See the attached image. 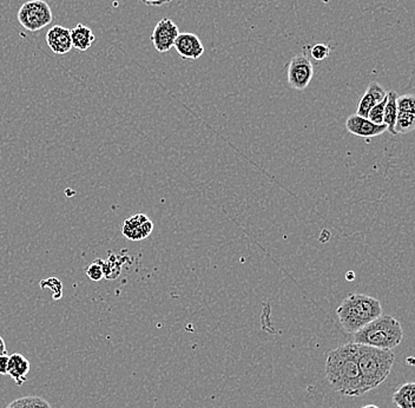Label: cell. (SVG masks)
<instances>
[{"label": "cell", "instance_id": "cell-1", "mask_svg": "<svg viewBox=\"0 0 415 408\" xmlns=\"http://www.w3.org/2000/svg\"><path fill=\"white\" fill-rule=\"evenodd\" d=\"M326 378L332 389L341 395L359 397L364 394L354 342L339 346L328 354Z\"/></svg>", "mask_w": 415, "mask_h": 408}, {"label": "cell", "instance_id": "cell-2", "mask_svg": "<svg viewBox=\"0 0 415 408\" xmlns=\"http://www.w3.org/2000/svg\"><path fill=\"white\" fill-rule=\"evenodd\" d=\"M355 353L364 394L387 380L395 362V354L389 350L360 344H355Z\"/></svg>", "mask_w": 415, "mask_h": 408}, {"label": "cell", "instance_id": "cell-3", "mask_svg": "<svg viewBox=\"0 0 415 408\" xmlns=\"http://www.w3.org/2000/svg\"><path fill=\"white\" fill-rule=\"evenodd\" d=\"M337 315L342 330L347 334H355L357 330L382 315L381 303L372 296L352 294L339 306Z\"/></svg>", "mask_w": 415, "mask_h": 408}, {"label": "cell", "instance_id": "cell-4", "mask_svg": "<svg viewBox=\"0 0 415 408\" xmlns=\"http://www.w3.org/2000/svg\"><path fill=\"white\" fill-rule=\"evenodd\" d=\"M402 327L391 315H380L354 334L355 344L391 350L401 344Z\"/></svg>", "mask_w": 415, "mask_h": 408}, {"label": "cell", "instance_id": "cell-5", "mask_svg": "<svg viewBox=\"0 0 415 408\" xmlns=\"http://www.w3.org/2000/svg\"><path fill=\"white\" fill-rule=\"evenodd\" d=\"M19 24L30 32L43 30L53 21L51 7L44 0H30L18 11Z\"/></svg>", "mask_w": 415, "mask_h": 408}, {"label": "cell", "instance_id": "cell-6", "mask_svg": "<svg viewBox=\"0 0 415 408\" xmlns=\"http://www.w3.org/2000/svg\"><path fill=\"white\" fill-rule=\"evenodd\" d=\"M314 76V66L306 55L294 56L287 71V79L290 88L303 91L309 86Z\"/></svg>", "mask_w": 415, "mask_h": 408}, {"label": "cell", "instance_id": "cell-7", "mask_svg": "<svg viewBox=\"0 0 415 408\" xmlns=\"http://www.w3.org/2000/svg\"><path fill=\"white\" fill-rule=\"evenodd\" d=\"M180 34L178 25L171 21L170 18H163L157 23L150 36V41L153 48L160 53H167L174 48L175 41Z\"/></svg>", "mask_w": 415, "mask_h": 408}, {"label": "cell", "instance_id": "cell-8", "mask_svg": "<svg viewBox=\"0 0 415 408\" xmlns=\"http://www.w3.org/2000/svg\"><path fill=\"white\" fill-rule=\"evenodd\" d=\"M346 129L348 130V133L360 138H373L386 133L387 126L385 124H375L364 117L352 115L346 121Z\"/></svg>", "mask_w": 415, "mask_h": 408}, {"label": "cell", "instance_id": "cell-9", "mask_svg": "<svg viewBox=\"0 0 415 408\" xmlns=\"http://www.w3.org/2000/svg\"><path fill=\"white\" fill-rule=\"evenodd\" d=\"M174 48L183 59L196 61L205 53V46L201 39L195 34H180L175 41Z\"/></svg>", "mask_w": 415, "mask_h": 408}, {"label": "cell", "instance_id": "cell-10", "mask_svg": "<svg viewBox=\"0 0 415 408\" xmlns=\"http://www.w3.org/2000/svg\"><path fill=\"white\" fill-rule=\"evenodd\" d=\"M153 222L143 214L133 215L123 225V235L131 241H140L153 232Z\"/></svg>", "mask_w": 415, "mask_h": 408}, {"label": "cell", "instance_id": "cell-11", "mask_svg": "<svg viewBox=\"0 0 415 408\" xmlns=\"http://www.w3.org/2000/svg\"><path fill=\"white\" fill-rule=\"evenodd\" d=\"M46 44L56 55H66L72 50L70 30L61 25L52 26L46 34Z\"/></svg>", "mask_w": 415, "mask_h": 408}, {"label": "cell", "instance_id": "cell-12", "mask_svg": "<svg viewBox=\"0 0 415 408\" xmlns=\"http://www.w3.org/2000/svg\"><path fill=\"white\" fill-rule=\"evenodd\" d=\"M386 96H387V91L385 88H382L379 83L372 82L364 92V95L359 101L355 115L367 118L372 108H374L378 103L381 102Z\"/></svg>", "mask_w": 415, "mask_h": 408}, {"label": "cell", "instance_id": "cell-13", "mask_svg": "<svg viewBox=\"0 0 415 408\" xmlns=\"http://www.w3.org/2000/svg\"><path fill=\"white\" fill-rule=\"evenodd\" d=\"M30 361L19 353L9 355V366L7 375H10L17 386H23L28 381V374L30 373Z\"/></svg>", "mask_w": 415, "mask_h": 408}, {"label": "cell", "instance_id": "cell-14", "mask_svg": "<svg viewBox=\"0 0 415 408\" xmlns=\"http://www.w3.org/2000/svg\"><path fill=\"white\" fill-rule=\"evenodd\" d=\"M70 34H71L72 48L82 52L89 50L96 39L91 29L83 24L76 25L75 28L70 30Z\"/></svg>", "mask_w": 415, "mask_h": 408}, {"label": "cell", "instance_id": "cell-15", "mask_svg": "<svg viewBox=\"0 0 415 408\" xmlns=\"http://www.w3.org/2000/svg\"><path fill=\"white\" fill-rule=\"evenodd\" d=\"M415 384H402L393 394V404L398 408H414Z\"/></svg>", "mask_w": 415, "mask_h": 408}, {"label": "cell", "instance_id": "cell-16", "mask_svg": "<svg viewBox=\"0 0 415 408\" xmlns=\"http://www.w3.org/2000/svg\"><path fill=\"white\" fill-rule=\"evenodd\" d=\"M387 103H386L385 113H384V124L387 126L388 133L396 135L395 133V122L398 116V108H396V99L399 96L395 91L387 92Z\"/></svg>", "mask_w": 415, "mask_h": 408}, {"label": "cell", "instance_id": "cell-17", "mask_svg": "<svg viewBox=\"0 0 415 408\" xmlns=\"http://www.w3.org/2000/svg\"><path fill=\"white\" fill-rule=\"evenodd\" d=\"M415 126V113L409 111H398L396 122H395V133L396 135H405L412 133Z\"/></svg>", "mask_w": 415, "mask_h": 408}, {"label": "cell", "instance_id": "cell-18", "mask_svg": "<svg viewBox=\"0 0 415 408\" xmlns=\"http://www.w3.org/2000/svg\"><path fill=\"white\" fill-rule=\"evenodd\" d=\"M5 408H53L46 400L39 397H24L11 402Z\"/></svg>", "mask_w": 415, "mask_h": 408}, {"label": "cell", "instance_id": "cell-19", "mask_svg": "<svg viewBox=\"0 0 415 408\" xmlns=\"http://www.w3.org/2000/svg\"><path fill=\"white\" fill-rule=\"evenodd\" d=\"M387 98L388 96H386L385 98L382 99L381 102L378 103L374 108H372L367 117L371 122L375 123V124H384V113H385V106L386 103H387Z\"/></svg>", "mask_w": 415, "mask_h": 408}, {"label": "cell", "instance_id": "cell-20", "mask_svg": "<svg viewBox=\"0 0 415 408\" xmlns=\"http://www.w3.org/2000/svg\"><path fill=\"white\" fill-rule=\"evenodd\" d=\"M396 108H398V111L415 113L414 95L409 93V95H404L398 97V99H396Z\"/></svg>", "mask_w": 415, "mask_h": 408}, {"label": "cell", "instance_id": "cell-21", "mask_svg": "<svg viewBox=\"0 0 415 408\" xmlns=\"http://www.w3.org/2000/svg\"><path fill=\"white\" fill-rule=\"evenodd\" d=\"M330 48L327 46L326 44H321V43H317V44L314 45L312 50H310V56L314 61H322L329 56Z\"/></svg>", "mask_w": 415, "mask_h": 408}, {"label": "cell", "instance_id": "cell-22", "mask_svg": "<svg viewBox=\"0 0 415 408\" xmlns=\"http://www.w3.org/2000/svg\"><path fill=\"white\" fill-rule=\"evenodd\" d=\"M86 275L89 276V279L92 281H101L104 277L102 262H99V260H97L96 262L91 263L86 269Z\"/></svg>", "mask_w": 415, "mask_h": 408}, {"label": "cell", "instance_id": "cell-23", "mask_svg": "<svg viewBox=\"0 0 415 408\" xmlns=\"http://www.w3.org/2000/svg\"><path fill=\"white\" fill-rule=\"evenodd\" d=\"M140 1L148 6H164L173 3V0H140Z\"/></svg>", "mask_w": 415, "mask_h": 408}, {"label": "cell", "instance_id": "cell-24", "mask_svg": "<svg viewBox=\"0 0 415 408\" xmlns=\"http://www.w3.org/2000/svg\"><path fill=\"white\" fill-rule=\"evenodd\" d=\"M7 366H9V355H0V375L7 374Z\"/></svg>", "mask_w": 415, "mask_h": 408}, {"label": "cell", "instance_id": "cell-25", "mask_svg": "<svg viewBox=\"0 0 415 408\" xmlns=\"http://www.w3.org/2000/svg\"><path fill=\"white\" fill-rule=\"evenodd\" d=\"M5 354H7L6 344L3 337H0V355H5Z\"/></svg>", "mask_w": 415, "mask_h": 408}, {"label": "cell", "instance_id": "cell-26", "mask_svg": "<svg viewBox=\"0 0 415 408\" xmlns=\"http://www.w3.org/2000/svg\"><path fill=\"white\" fill-rule=\"evenodd\" d=\"M346 277H347L348 281H353V280H354V272H347Z\"/></svg>", "mask_w": 415, "mask_h": 408}, {"label": "cell", "instance_id": "cell-27", "mask_svg": "<svg viewBox=\"0 0 415 408\" xmlns=\"http://www.w3.org/2000/svg\"><path fill=\"white\" fill-rule=\"evenodd\" d=\"M361 408H380V407H378V406H375V405H366V406H364V407H361Z\"/></svg>", "mask_w": 415, "mask_h": 408}]
</instances>
